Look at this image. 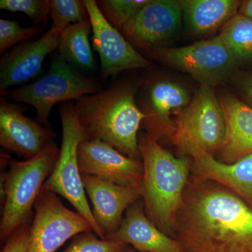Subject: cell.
Instances as JSON below:
<instances>
[{"mask_svg": "<svg viewBox=\"0 0 252 252\" xmlns=\"http://www.w3.org/2000/svg\"><path fill=\"white\" fill-rule=\"evenodd\" d=\"M175 233L186 252H252V209L223 186L195 178L186 189Z\"/></svg>", "mask_w": 252, "mask_h": 252, "instance_id": "cell-1", "label": "cell"}, {"mask_svg": "<svg viewBox=\"0 0 252 252\" xmlns=\"http://www.w3.org/2000/svg\"><path fill=\"white\" fill-rule=\"evenodd\" d=\"M74 110L85 140H100L121 153L140 160L139 129L145 114L137 105L132 86L114 84L76 99Z\"/></svg>", "mask_w": 252, "mask_h": 252, "instance_id": "cell-2", "label": "cell"}, {"mask_svg": "<svg viewBox=\"0 0 252 252\" xmlns=\"http://www.w3.org/2000/svg\"><path fill=\"white\" fill-rule=\"evenodd\" d=\"M143 164L140 187L147 217L165 234L175 233L191 162L176 158L149 133L139 134Z\"/></svg>", "mask_w": 252, "mask_h": 252, "instance_id": "cell-3", "label": "cell"}, {"mask_svg": "<svg viewBox=\"0 0 252 252\" xmlns=\"http://www.w3.org/2000/svg\"><path fill=\"white\" fill-rule=\"evenodd\" d=\"M59 149L54 142L31 159L11 161L1 178V193L4 203L0 222L1 241L28 223L36 199L46 177L52 171Z\"/></svg>", "mask_w": 252, "mask_h": 252, "instance_id": "cell-4", "label": "cell"}, {"mask_svg": "<svg viewBox=\"0 0 252 252\" xmlns=\"http://www.w3.org/2000/svg\"><path fill=\"white\" fill-rule=\"evenodd\" d=\"M62 122L63 138L61 148L54 168L44 182L42 190L53 192L65 198L78 213L88 220L93 232L103 239L104 236L93 215L87 197L78 160L79 144L85 140L74 104L69 102L60 105Z\"/></svg>", "mask_w": 252, "mask_h": 252, "instance_id": "cell-5", "label": "cell"}, {"mask_svg": "<svg viewBox=\"0 0 252 252\" xmlns=\"http://www.w3.org/2000/svg\"><path fill=\"white\" fill-rule=\"evenodd\" d=\"M100 91V83L76 70L60 55L52 61L45 75L5 94L18 102L32 106L39 124L49 127L50 113L56 104L76 100Z\"/></svg>", "mask_w": 252, "mask_h": 252, "instance_id": "cell-6", "label": "cell"}, {"mask_svg": "<svg viewBox=\"0 0 252 252\" xmlns=\"http://www.w3.org/2000/svg\"><path fill=\"white\" fill-rule=\"evenodd\" d=\"M156 59L215 87L235 75L236 61L220 35L190 45L152 51Z\"/></svg>", "mask_w": 252, "mask_h": 252, "instance_id": "cell-7", "label": "cell"}, {"mask_svg": "<svg viewBox=\"0 0 252 252\" xmlns=\"http://www.w3.org/2000/svg\"><path fill=\"white\" fill-rule=\"evenodd\" d=\"M226 133V121L214 87L200 85L177 119L173 133L177 145L191 142L212 154L220 152Z\"/></svg>", "mask_w": 252, "mask_h": 252, "instance_id": "cell-8", "label": "cell"}, {"mask_svg": "<svg viewBox=\"0 0 252 252\" xmlns=\"http://www.w3.org/2000/svg\"><path fill=\"white\" fill-rule=\"evenodd\" d=\"M34 209L28 252H55L69 239L93 231L84 217L64 206L53 192L41 190Z\"/></svg>", "mask_w": 252, "mask_h": 252, "instance_id": "cell-9", "label": "cell"}, {"mask_svg": "<svg viewBox=\"0 0 252 252\" xmlns=\"http://www.w3.org/2000/svg\"><path fill=\"white\" fill-rule=\"evenodd\" d=\"M93 31L94 49L100 59L101 75L108 78L123 71L150 67V63L107 21L94 0H84Z\"/></svg>", "mask_w": 252, "mask_h": 252, "instance_id": "cell-10", "label": "cell"}, {"mask_svg": "<svg viewBox=\"0 0 252 252\" xmlns=\"http://www.w3.org/2000/svg\"><path fill=\"white\" fill-rule=\"evenodd\" d=\"M182 17L180 1L149 0L121 31L132 46L153 51L175 35Z\"/></svg>", "mask_w": 252, "mask_h": 252, "instance_id": "cell-11", "label": "cell"}, {"mask_svg": "<svg viewBox=\"0 0 252 252\" xmlns=\"http://www.w3.org/2000/svg\"><path fill=\"white\" fill-rule=\"evenodd\" d=\"M78 160L81 175L140 189L143 177L142 161L124 155L105 142L83 140L78 148Z\"/></svg>", "mask_w": 252, "mask_h": 252, "instance_id": "cell-12", "label": "cell"}, {"mask_svg": "<svg viewBox=\"0 0 252 252\" xmlns=\"http://www.w3.org/2000/svg\"><path fill=\"white\" fill-rule=\"evenodd\" d=\"M177 146L193 159L196 178L216 182L252 204V154L225 163L191 142Z\"/></svg>", "mask_w": 252, "mask_h": 252, "instance_id": "cell-13", "label": "cell"}, {"mask_svg": "<svg viewBox=\"0 0 252 252\" xmlns=\"http://www.w3.org/2000/svg\"><path fill=\"white\" fill-rule=\"evenodd\" d=\"M61 37V32L51 28L37 40L23 43L4 55L0 61L1 94L37 77L46 56L59 49Z\"/></svg>", "mask_w": 252, "mask_h": 252, "instance_id": "cell-14", "label": "cell"}, {"mask_svg": "<svg viewBox=\"0 0 252 252\" xmlns=\"http://www.w3.org/2000/svg\"><path fill=\"white\" fill-rule=\"evenodd\" d=\"M54 132L49 127L30 119L4 99L0 102V145L27 159L36 157L53 142Z\"/></svg>", "mask_w": 252, "mask_h": 252, "instance_id": "cell-15", "label": "cell"}, {"mask_svg": "<svg viewBox=\"0 0 252 252\" xmlns=\"http://www.w3.org/2000/svg\"><path fill=\"white\" fill-rule=\"evenodd\" d=\"M81 176L86 193L93 205L94 220L105 239L117 231L124 212L140 198V189L115 185L92 176Z\"/></svg>", "mask_w": 252, "mask_h": 252, "instance_id": "cell-16", "label": "cell"}, {"mask_svg": "<svg viewBox=\"0 0 252 252\" xmlns=\"http://www.w3.org/2000/svg\"><path fill=\"white\" fill-rule=\"evenodd\" d=\"M190 95L183 86L165 79L152 81L147 86L140 109L145 114L142 124L156 139L162 133H171V116L179 115L190 103Z\"/></svg>", "mask_w": 252, "mask_h": 252, "instance_id": "cell-17", "label": "cell"}, {"mask_svg": "<svg viewBox=\"0 0 252 252\" xmlns=\"http://www.w3.org/2000/svg\"><path fill=\"white\" fill-rule=\"evenodd\" d=\"M104 240L131 245L139 252H186L178 240L158 228L136 202L126 210L117 231Z\"/></svg>", "mask_w": 252, "mask_h": 252, "instance_id": "cell-18", "label": "cell"}, {"mask_svg": "<svg viewBox=\"0 0 252 252\" xmlns=\"http://www.w3.org/2000/svg\"><path fill=\"white\" fill-rule=\"evenodd\" d=\"M220 99L226 121L220 161L233 163L252 154V108L229 93H225Z\"/></svg>", "mask_w": 252, "mask_h": 252, "instance_id": "cell-19", "label": "cell"}, {"mask_svg": "<svg viewBox=\"0 0 252 252\" xmlns=\"http://www.w3.org/2000/svg\"><path fill=\"white\" fill-rule=\"evenodd\" d=\"M182 14L189 31L195 35L212 34L239 13L237 0H182Z\"/></svg>", "mask_w": 252, "mask_h": 252, "instance_id": "cell-20", "label": "cell"}, {"mask_svg": "<svg viewBox=\"0 0 252 252\" xmlns=\"http://www.w3.org/2000/svg\"><path fill=\"white\" fill-rule=\"evenodd\" d=\"M91 28L90 19L69 26L61 33L59 46L63 59L84 70H91L94 66L89 41Z\"/></svg>", "mask_w": 252, "mask_h": 252, "instance_id": "cell-21", "label": "cell"}, {"mask_svg": "<svg viewBox=\"0 0 252 252\" xmlns=\"http://www.w3.org/2000/svg\"><path fill=\"white\" fill-rule=\"evenodd\" d=\"M220 36L237 64L252 61V20L237 14L222 28Z\"/></svg>", "mask_w": 252, "mask_h": 252, "instance_id": "cell-22", "label": "cell"}, {"mask_svg": "<svg viewBox=\"0 0 252 252\" xmlns=\"http://www.w3.org/2000/svg\"><path fill=\"white\" fill-rule=\"evenodd\" d=\"M49 17L51 28L61 33L69 26L89 19L85 4L80 0H51Z\"/></svg>", "mask_w": 252, "mask_h": 252, "instance_id": "cell-23", "label": "cell"}, {"mask_svg": "<svg viewBox=\"0 0 252 252\" xmlns=\"http://www.w3.org/2000/svg\"><path fill=\"white\" fill-rule=\"evenodd\" d=\"M149 0H100L97 4L104 17L114 28L122 30Z\"/></svg>", "mask_w": 252, "mask_h": 252, "instance_id": "cell-24", "label": "cell"}, {"mask_svg": "<svg viewBox=\"0 0 252 252\" xmlns=\"http://www.w3.org/2000/svg\"><path fill=\"white\" fill-rule=\"evenodd\" d=\"M126 248V244L97 238L92 231H89L74 237L62 252H119Z\"/></svg>", "mask_w": 252, "mask_h": 252, "instance_id": "cell-25", "label": "cell"}, {"mask_svg": "<svg viewBox=\"0 0 252 252\" xmlns=\"http://www.w3.org/2000/svg\"><path fill=\"white\" fill-rule=\"evenodd\" d=\"M41 31L39 26L21 27L16 21L0 19V53L2 54L15 44L35 37Z\"/></svg>", "mask_w": 252, "mask_h": 252, "instance_id": "cell-26", "label": "cell"}, {"mask_svg": "<svg viewBox=\"0 0 252 252\" xmlns=\"http://www.w3.org/2000/svg\"><path fill=\"white\" fill-rule=\"evenodd\" d=\"M0 9L11 12H22L35 23L47 21L51 9L49 0H1Z\"/></svg>", "mask_w": 252, "mask_h": 252, "instance_id": "cell-27", "label": "cell"}, {"mask_svg": "<svg viewBox=\"0 0 252 252\" xmlns=\"http://www.w3.org/2000/svg\"><path fill=\"white\" fill-rule=\"evenodd\" d=\"M31 225L27 223L18 228L6 240L1 252H28Z\"/></svg>", "mask_w": 252, "mask_h": 252, "instance_id": "cell-28", "label": "cell"}, {"mask_svg": "<svg viewBox=\"0 0 252 252\" xmlns=\"http://www.w3.org/2000/svg\"><path fill=\"white\" fill-rule=\"evenodd\" d=\"M236 81L239 90L252 105V73L238 75Z\"/></svg>", "mask_w": 252, "mask_h": 252, "instance_id": "cell-29", "label": "cell"}, {"mask_svg": "<svg viewBox=\"0 0 252 252\" xmlns=\"http://www.w3.org/2000/svg\"><path fill=\"white\" fill-rule=\"evenodd\" d=\"M239 14L252 20V0H247L242 3Z\"/></svg>", "mask_w": 252, "mask_h": 252, "instance_id": "cell-30", "label": "cell"}, {"mask_svg": "<svg viewBox=\"0 0 252 252\" xmlns=\"http://www.w3.org/2000/svg\"><path fill=\"white\" fill-rule=\"evenodd\" d=\"M119 252H139L136 251V250L135 251V250H130V249L127 248H127L124 249V250H122V251H120Z\"/></svg>", "mask_w": 252, "mask_h": 252, "instance_id": "cell-31", "label": "cell"}]
</instances>
